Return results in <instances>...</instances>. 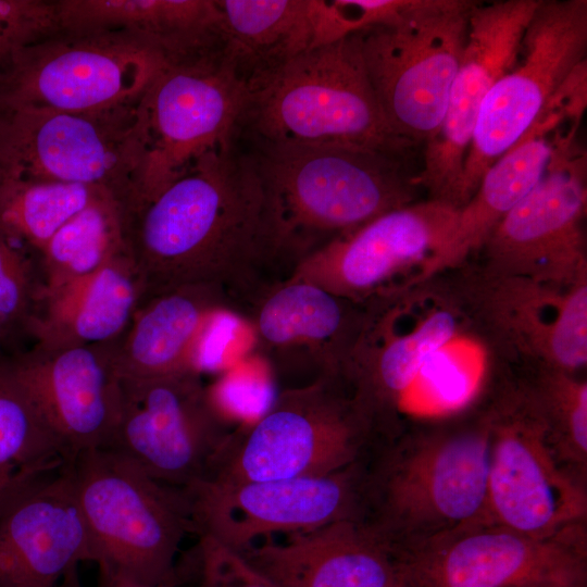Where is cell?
Here are the masks:
<instances>
[{
	"mask_svg": "<svg viewBox=\"0 0 587 587\" xmlns=\"http://www.w3.org/2000/svg\"><path fill=\"white\" fill-rule=\"evenodd\" d=\"M245 100L222 63L162 70L138 102L141 161L129 214L234 145Z\"/></svg>",
	"mask_w": 587,
	"mask_h": 587,
	"instance_id": "30bf717a",
	"label": "cell"
},
{
	"mask_svg": "<svg viewBox=\"0 0 587 587\" xmlns=\"http://www.w3.org/2000/svg\"><path fill=\"white\" fill-rule=\"evenodd\" d=\"M471 0H405L359 34L365 68L392 130L417 146L438 132L466 43Z\"/></svg>",
	"mask_w": 587,
	"mask_h": 587,
	"instance_id": "52a82bcc",
	"label": "cell"
},
{
	"mask_svg": "<svg viewBox=\"0 0 587 587\" xmlns=\"http://www.w3.org/2000/svg\"><path fill=\"white\" fill-rule=\"evenodd\" d=\"M60 30L57 0H0V74L22 51Z\"/></svg>",
	"mask_w": 587,
	"mask_h": 587,
	"instance_id": "d590c367",
	"label": "cell"
},
{
	"mask_svg": "<svg viewBox=\"0 0 587 587\" xmlns=\"http://www.w3.org/2000/svg\"><path fill=\"white\" fill-rule=\"evenodd\" d=\"M419 587H587V526L537 537L479 523L410 558Z\"/></svg>",
	"mask_w": 587,
	"mask_h": 587,
	"instance_id": "2e32d148",
	"label": "cell"
},
{
	"mask_svg": "<svg viewBox=\"0 0 587 587\" xmlns=\"http://www.w3.org/2000/svg\"><path fill=\"white\" fill-rule=\"evenodd\" d=\"M71 473L90 561L142 583H178L176 555L193 532L184 492L108 448L77 454Z\"/></svg>",
	"mask_w": 587,
	"mask_h": 587,
	"instance_id": "8992f818",
	"label": "cell"
},
{
	"mask_svg": "<svg viewBox=\"0 0 587 587\" xmlns=\"http://www.w3.org/2000/svg\"><path fill=\"white\" fill-rule=\"evenodd\" d=\"M10 115V110L0 104V172H1V155L4 145L5 129Z\"/></svg>",
	"mask_w": 587,
	"mask_h": 587,
	"instance_id": "ab89813d",
	"label": "cell"
},
{
	"mask_svg": "<svg viewBox=\"0 0 587 587\" xmlns=\"http://www.w3.org/2000/svg\"><path fill=\"white\" fill-rule=\"evenodd\" d=\"M400 296L404 327L396 330L385 297L372 301L364 332L338 377L375 444L401 428L400 398L459 328L455 305L439 298L426 310H420L417 317L413 312L411 326L407 328L402 290Z\"/></svg>",
	"mask_w": 587,
	"mask_h": 587,
	"instance_id": "ffe728a7",
	"label": "cell"
},
{
	"mask_svg": "<svg viewBox=\"0 0 587 587\" xmlns=\"http://www.w3.org/2000/svg\"><path fill=\"white\" fill-rule=\"evenodd\" d=\"M237 138L297 147L358 146L410 158L386 120L359 34L310 49L246 92Z\"/></svg>",
	"mask_w": 587,
	"mask_h": 587,
	"instance_id": "277c9868",
	"label": "cell"
},
{
	"mask_svg": "<svg viewBox=\"0 0 587 587\" xmlns=\"http://www.w3.org/2000/svg\"><path fill=\"white\" fill-rule=\"evenodd\" d=\"M223 66L246 92L312 49L308 0H216Z\"/></svg>",
	"mask_w": 587,
	"mask_h": 587,
	"instance_id": "f1b7e54d",
	"label": "cell"
},
{
	"mask_svg": "<svg viewBox=\"0 0 587 587\" xmlns=\"http://www.w3.org/2000/svg\"><path fill=\"white\" fill-rule=\"evenodd\" d=\"M587 1L540 0L514 65L479 108L463 164L458 204L475 193L487 168L548 111L558 91L586 62Z\"/></svg>",
	"mask_w": 587,
	"mask_h": 587,
	"instance_id": "9c48e42d",
	"label": "cell"
},
{
	"mask_svg": "<svg viewBox=\"0 0 587 587\" xmlns=\"http://www.w3.org/2000/svg\"><path fill=\"white\" fill-rule=\"evenodd\" d=\"M62 30L123 32L153 47L168 66L222 63L216 0H57Z\"/></svg>",
	"mask_w": 587,
	"mask_h": 587,
	"instance_id": "d4e9b609",
	"label": "cell"
},
{
	"mask_svg": "<svg viewBox=\"0 0 587 587\" xmlns=\"http://www.w3.org/2000/svg\"><path fill=\"white\" fill-rule=\"evenodd\" d=\"M107 195L113 196L87 185L3 176L0 229L37 253L70 220Z\"/></svg>",
	"mask_w": 587,
	"mask_h": 587,
	"instance_id": "1f68e13d",
	"label": "cell"
},
{
	"mask_svg": "<svg viewBox=\"0 0 587 587\" xmlns=\"http://www.w3.org/2000/svg\"><path fill=\"white\" fill-rule=\"evenodd\" d=\"M99 587H180L176 584H148L105 566H99Z\"/></svg>",
	"mask_w": 587,
	"mask_h": 587,
	"instance_id": "74e56055",
	"label": "cell"
},
{
	"mask_svg": "<svg viewBox=\"0 0 587 587\" xmlns=\"http://www.w3.org/2000/svg\"><path fill=\"white\" fill-rule=\"evenodd\" d=\"M490 425L486 520L549 537L587 526V476L563 463L514 387L485 409Z\"/></svg>",
	"mask_w": 587,
	"mask_h": 587,
	"instance_id": "7c38bea8",
	"label": "cell"
},
{
	"mask_svg": "<svg viewBox=\"0 0 587 587\" xmlns=\"http://www.w3.org/2000/svg\"><path fill=\"white\" fill-rule=\"evenodd\" d=\"M71 461L16 377L10 359L0 353V491Z\"/></svg>",
	"mask_w": 587,
	"mask_h": 587,
	"instance_id": "4dcf8cb0",
	"label": "cell"
},
{
	"mask_svg": "<svg viewBox=\"0 0 587 587\" xmlns=\"http://www.w3.org/2000/svg\"><path fill=\"white\" fill-rule=\"evenodd\" d=\"M234 313L211 287H184L142 301L128 327L112 341L120 378H152L201 372L207 337L218 314Z\"/></svg>",
	"mask_w": 587,
	"mask_h": 587,
	"instance_id": "484cf974",
	"label": "cell"
},
{
	"mask_svg": "<svg viewBox=\"0 0 587 587\" xmlns=\"http://www.w3.org/2000/svg\"><path fill=\"white\" fill-rule=\"evenodd\" d=\"M564 124L544 175L482 248L486 270L558 286L587 279L586 152L576 141L579 124Z\"/></svg>",
	"mask_w": 587,
	"mask_h": 587,
	"instance_id": "5bb4252c",
	"label": "cell"
},
{
	"mask_svg": "<svg viewBox=\"0 0 587 587\" xmlns=\"http://www.w3.org/2000/svg\"><path fill=\"white\" fill-rule=\"evenodd\" d=\"M10 359L12 369L71 460L105 448L121 401L112 341L34 347Z\"/></svg>",
	"mask_w": 587,
	"mask_h": 587,
	"instance_id": "603a6c76",
	"label": "cell"
},
{
	"mask_svg": "<svg viewBox=\"0 0 587 587\" xmlns=\"http://www.w3.org/2000/svg\"><path fill=\"white\" fill-rule=\"evenodd\" d=\"M8 336H10V334L3 325L2 321L0 320V348Z\"/></svg>",
	"mask_w": 587,
	"mask_h": 587,
	"instance_id": "60d3db41",
	"label": "cell"
},
{
	"mask_svg": "<svg viewBox=\"0 0 587 587\" xmlns=\"http://www.w3.org/2000/svg\"><path fill=\"white\" fill-rule=\"evenodd\" d=\"M141 287L128 253L95 273L41 294L27 333L46 346L107 344L128 327Z\"/></svg>",
	"mask_w": 587,
	"mask_h": 587,
	"instance_id": "83f0119b",
	"label": "cell"
},
{
	"mask_svg": "<svg viewBox=\"0 0 587 587\" xmlns=\"http://www.w3.org/2000/svg\"><path fill=\"white\" fill-rule=\"evenodd\" d=\"M370 430L338 378L280 390L252 423L236 427L201 479L223 483L321 476L366 458Z\"/></svg>",
	"mask_w": 587,
	"mask_h": 587,
	"instance_id": "5b68a950",
	"label": "cell"
},
{
	"mask_svg": "<svg viewBox=\"0 0 587 587\" xmlns=\"http://www.w3.org/2000/svg\"><path fill=\"white\" fill-rule=\"evenodd\" d=\"M197 587H277L242 554L213 538L198 535Z\"/></svg>",
	"mask_w": 587,
	"mask_h": 587,
	"instance_id": "8d00e7d4",
	"label": "cell"
},
{
	"mask_svg": "<svg viewBox=\"0 0 587 587\" xmlns=\"http://www.w3.org/2000/svg\"><path fill=\"white\" fill-rule=\"evenodd\" d=\"M404 0H308L312 49L394 20Z\"/></svg>",
	"mask_w": 587,
	"mask_h": 587,
	"instance_id": "836d02e7",
	"label": "cell"
},
{
	"mask_svg": "<svg viewBox=\"0 0 587 587\" xmlns=\"http://www.w3.org/2000/svg\"><path fill=\"white\" fill-rule=\"evenodd\" d=\"M41 290L29 260L0 229V320L10 335L21 330L27 333Z\"/></svg>",
	"mask_w": 587,
	"mask_h": 587,
	"instance_id": "e575fe53",
	"label": "cell"
},
{
	"mask_svg": "<svg viewBox=\"0 0 587 587\" xmlns=\"http://www.w3.org/2000/svg\"><path fill=\"white\" fill-rule=\"evenodd\" d=\"M466 295L496 340L534 369L586 366L587 279L558 286L485 270Z\"/></svg>",
	"mask_w": 587,
	"mask_h": 587,
	"instance_id": "44dd1931",
	"label": "cell"
},
{
	"mask_svg": "<svg viewBox=\"0 0 587 587\" xmlns=\"http://www.w3.org/2000/svg\"><path fill=\"white\" fill-rule=\"evenodd\" d=\"M127 215L113 196H103L80 211L36 253L42 292L86 277L128 253ZM41 297V296H40Z\"/></svg>",
	"mask_w": 587,
	"mask_h": 587,
	"instance_id": "f546056e",
	"label": "cell"
},
{
	"mask_svg": "<svg viewBox=\"0 0 587 587\" xmlns=\"http://www.w3.org/2000/svg\"><path fill=\"white\" fill-rule=\"evenodd\" d=\"M362 461L321 476L223 483L199 479L183 490L197 535L242 553L267 538L361 519Z\"/></svg>",
	"mask_w": 587,
	"mask_h": 587,
	"instance_id": "9a60e30c",
	"label": "cell"
},
{
	"mask_svg": "<svg viewBox=\"0 0 587 587\" xmlns=\"http://www.w3.org/2000/svg\"><path fill=\"white\" fill-rule=\"evenodd\" d=\"M167 66L130 34L61 29L22 51L0 74V104L62 112L130 104Z\"/></svg>",
	"mask_w": 587,
	"mask_h": 587,
	"instance_id": "ba28073f",
	"label": "cell"
},
{
	"mask_svg": "<svg viewBox=\"0 0 587 587\" xmlns=\"http://www.w3.org/2000/svg\"><path fill=\"white\" fill-rule=\"evenodd\" d=\"M84 561L89 539L71 462L0 491V587H57Z\"/></svg>",
	"mask_w": 587,
	"mask_h": 587,
	"instance_id": "7402d4cb",
	"label": "cell"
},
{
	"mask_svg": "<svg viewBox=\"0 0 587 587\" xmlns=\"http://www.w3.org/2000/svg\"><path fill=\"white\" fill-rule=\"evenodd\" d=\"M371 303H357L289 277L266 288L238 313L251 327L258 355L277 373L310 383L337 378L355 349Z\"/></svg>",
	"mask_w": 587,
	"mask_h": 587,
	"instance_id": "d6986e66",
	"label": "cell"
},
{
	"mask_svg": "<svg viewBox=\"0 0 587 587\" xmlns=\"http://www.w3.org/2000/svg\"><path fill=\"white\" fill-rule=\"evenodd\" d=\"M240 145L254 164L279 235L299 263L372 220L413 203L419 189L410 158L390 152L358 146Z\"/></svg>",
	"mask_w": 587,
	"mask_h": 587,
	"instance_id": "3957f363",
	"label": "cell"
},
{
	"mask_svg": "<svg viewBox=\"0 0 587 587\" xmlns=\"http://www.w3.org/2000/svg\"><path fill=\"white\" fill-rule=\"evenodd\" d=\"M571 118L560 108L547 111L521 140L484 173L473 197L460 209L440 250L421 271L416 285L461 265L544 175L559 127Z\"/></svg>",
	"mask_w": 587,
	"mask_h": 587,
	"instance_id": "4316f807",
	"label": "cell"
},
{
	"mask_svg": "<svg viewBox=\"0 0 587 587\" xmlns=\"http://www.w3.org/2000/svg\"><path fill=\"white\" fill-rule=\"evenodd\" d=\"M457 215L458 209L433 199L389 211L305 257L291 277L357 303L388 296L409 272L416 284Z\"/></svg>",
	"mask_w": 587,
	"mask_h": 587,
	"instance_id": "e0dca14e",
	"label": "cell"
},
{
	"mask_svg": "<svg viewBox=\"0 0 587 587\" xmlns=\"http://www.w3.org/2000/svg\"><path fill=\"white\" fill-rule=\"evenodd\" d=\"M490 425L465 420L401 427L365 458L361 520L410 558L486 523Z\"/></svg>",
	"mask_w": 587,
	"mask_h": 587,
	"instance_id": "7a4b0ae2",
	"label": "cell"
},
{
	"mask_svg": "<svg viewBox=\"0 0 587 587\" xmlns=\"http://www.w3.org/2000/svg\"><path fill=\"white\" fill-rule=\"evenodd\" d=\"M138 102L92 112L10 110L0 177L99 187L128 213L141 161Z\"/></svg>",
	"mask_w": 587,
	"mask_h": 587,
	"instance_id": "8fae6325",
	"label": "cell"
},
{
	"mask_svg": "<svg viewBox=\"0 0 587 587\" xmlns=\"http://www.w3.org/2000/svg\"><path fill=\"white\" fill-rule=\"evenodd\" d=\"M267 538L242 554L277 587H402L409 558L362 520Z\"/></svg>",
	"mask_w": 587,
	"mask_h": 587,
	"instance_id": "cb8c5ba5",
	"label": "cell"
},
{
	"mask_svg": "<svg viewBox=\"0 0 587 587\" xmlns=\"http://www.w3.org/2000/svg\"><path fill=\"white\" fill-rule=\"evenodd\" d=\"M540 0L476 4L464 51L437 134L424 145L423 166L413 178L429 199L459 209V187L479 108L495 83L515 63L524 33Z\"/></svg>",
	"mask_w": 587,
	"mask_h": 587,
	"instance_id": "ac0fdd59",
	"label": "cell"
},
{
	"mask_svg": "<svg viewBox=\"0 0 587 587\" xmlns=\"http://www.w3.org/2000/svg\"><path fill=\"white\" fill-rule=\"evenodd\" d=\"M402 587H419V586H417V585L415 584V582L413 580V582H411V583H409V584H407V585H404V586H402Z\"/></svg>",
	"mask_w": 587,
	"mask_h": 587,
	"instance_id": "b9f144b4",
	"label": "cell"
},
{
	"mask_svg": "<svg viewBox=\"0 0 587 587\" xmlns=\"http://www.w3.org/2000/svg\"><path fill=\"white\" fill-rule=\"evenodd\" d=\"M57 587H83L78 565H73L70 567Z\"/></svg>",
	"mask_w": 587,
	"mask_h": 587,
	"instance_id": "f35d334b",
	"label": "cell"
},
{
	"mask_svg": "<svg viewBox=\"0 0 587 587\" xmlns=\"http://www.w3.org/2000/svg\"><path fill=\"white\" fill-rule=\"evenodd\" d=\"M126 237L140 303L202 286L222 291L238 315L260 292L291 277L299 264L237 140L130 213Z\"/></svg>",
	"mask_w": 587,
	"mask_h": 587,
	"instance_id": "6da1fadb",
	"label": "cell"
},
{
	"mask_svg": "<svg viewBox=\"0 0 587 587\" xmlns=\"http://www.w3.org/2000/svg\"><path fill=\"white\" fill-rule=\"evenodd\" d=\"M235 428L198 371L121 378L120 411L105 448L183 491L203 477Z\"/></svg>",
	"mask_w": 587,
	"mask_h": 587,
	"instance_id": "4fadbf2b",
	"label": "cell"
},
{
	"mask_svg": "<svg viewBox=\"0 0 587 587\" xmlns=\"http://www.w3.org/2000/svg\"><path fill=\"white\" fill-rule=\"evenodd\" d=\"M515 388L540 421L558 458L587 476V382L577 374L534 369Z\"/></svg>",
	"mask_w": 587,
	"mask_h": 587,
	"instance_id": "d6a6232c",
	"label": "cell"
}]
</instances>
